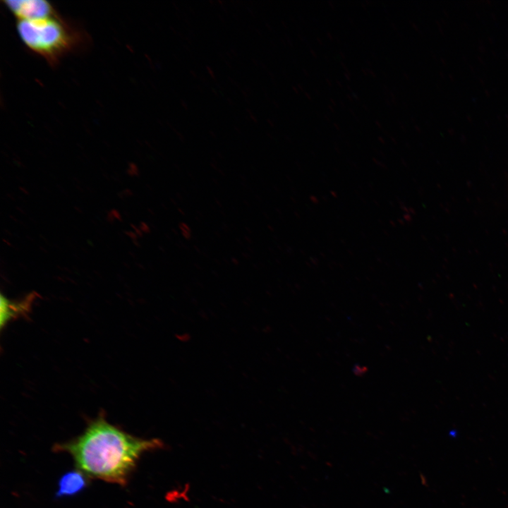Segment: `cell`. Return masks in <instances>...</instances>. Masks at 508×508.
<instances>
[{"instance_id":"3957f363","label":"cell","mask_w":508,"mask_h":508,"mask_svg":"<svg viewBox=\"0 0 508 508\" xmlns=\"http://www.w3.org/2000/svg\"><path fill=\"white\" fill-rule=\"evenodd\" d=\"M3 3L17 20H39L59 14L55 7L45 0H5Z\"/></svg>"},{"instance_id":"6da1fadb","label":"cell","mask_w":508,"mask_h":508,"mask_svg":"<svg viewBox=\"0 0 508 508\" xmlns=\"http://www.w3.org/2000/svg\"><path fill=\"white\" fill-rule=\"evenodd\" d=\"M157 446L159 441L133 436L101 415L80 435L55 449L68 452L87 477L124 485L140 455Z\"/></svg>"},{"instance_id":"7a4b0ae2","label":"cell","mask_w":508,"mask_h":508,"mask_svg":"<svg viewBox=\"0 0 508 508\" xmlns=\"http://www.w3.org/2000/svg\"><path fill=\"white\" fill-rule=\"evenodd\" d=\"M16 23L23 44L52 66L88 44L87 34L59 14L39 20H18Z\"/></svg>"},{"instance_id":"5b68a950","label":"cell","mask_w":508,"mask_h":508,"mask_svg":"<svg viewBox=\"0 0 508 508\" xmlns=\"http://www.w3.org/2000/svg\"><path fill=\"white\" fill-rule=\"evenodd\" d=\"M32 298H27L19 303L11 301L1 296V326L4 327L10 320L28 313Z\"/></svg>"},{"instance_id":"277c9868","label":"cell","mask_w":508,"mask_h":508,"mask_svg":"<svg viewBox=\"0 0 508 508\" xmlns=\"http://www.w3.org/2000/svg\"><path fill=\"white\" fill-rule=\"evenodd\" d=\"M87 476L80 470L68 471L61 476L58 483L57 497H70L83 490L87 484Z\"/></svg>"}]
</instances>
